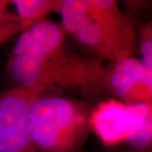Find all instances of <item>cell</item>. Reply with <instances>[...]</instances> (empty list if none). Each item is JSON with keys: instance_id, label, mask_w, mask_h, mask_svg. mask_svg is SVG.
<instances>
[{"instance_id": "7c38bea8", "label": "cell", "mask_w": 152, "mask_h": 152, "mask_svg": "<svg viewBox=\"0 0 152 152\" xmlns=\"http://www.w3.org/2000/svg\"><path fill=\"white\" fill-rule=\"evenodd\" d=\"M150 11H151V13L152 14V4H151V10H150Z\"/></svg>"}, {"instance_id": "6da1fadb", "label": "cell", "mask_w": 152, "mask_h": 152, "mask_svg": "<svg viewBox=\"0 0 152 152\" xmlns=\"http://www.w3.org/2000/svg\"><path fill=\"white\" fill-rule=\"evenodd\" d=\"M66 39L62 26L47 18L20 33L7 63L14 86L103 101L106 65L70 51Z\"/></svg>"}, {"instance_id": "52a82bcc", "label": "cell", "mask_w": 152, "mask_h": 152, "mask_svg": "<svg viewBox=\"0 0 152 152\" xmlns=\"http://www.w3.org/2000/svg\"><path fill=\"white\" fill-rule=\"evenodd\" d=\"M10 4L22 32L50 14L58 13L61 0H13Z\"/></svg>"}, {"instance_id": "3957f363", "label": "cell", "mask_w": 152, "mask_h": 152, "mask_svg": "<svg viewBox=\"0 0 152 152\" xmlns=\"http://www.w3.org/2000/svg\"><path fill=\"white\" fill-rule=\"evenodd\" d=\"M96 104L58 93L39 95L28 113V127L37 151H84Z\"/></svg>"}, {"instance_id": "8fae6325", "label": "cell", "mask_w": 152, "mask_h": 152, "mask_svg": "<svg viewBox=\"0 0 152 152\" xmlns=\"http://www.w3.org/2000/svg\"><path fill=\"white\" fill-rule=\"evenodd\" d=\"M104 152H152V150L150 151H135L132 150L128 147H118L113 149H107Z\"/></svg>"}, {"instance_id": "8992f818", "label": "cell", "mask_w": 152, "mask_h": 152, "mask_svg": "<svg viewBox=\"0 0 152 152\" xmlns=\"http://www.w3.org/2000/svg\"><path fill=\"white\" fill-rule=\"evenodd\" d=\"M91 132L107 149L125 145L134 130L129 105L113 99L97 102L91 115Z\"/></svg>"}, {"instance_id": "30bf717a", "label": "cell", "mask_w": 152, "mask_h": 152, "mask_svg": "<svg viewBox=\"0 0 152 152\" xmlns=\"http://www.w3.org/2000/svg\"><path fill=\"white\" fill-rule=\"evenodd\" d=\"M21 32L11 8L10 1H0V44Z\"/></svg>"}, {"instance_id": "9c48e42d", "label": "cell", "mask_w": 152, "mask_h": 152, "mask_svg": "<svg viewBox=\"0 0 152 152\" xmlns=\"http://www.w3.org/2000/svg\"><path fill=\"white\" fill-rule=\"evenodd\" d=\"M134 26L142 61L152 69V20L137 21Z\"/></svg>"}, {"instance_id": "277c9868", "label": "cell", "mask_w": 152, "mask_h": 152, "mask_svg": "<svg viewBox=\"0 0 152 152\" xmlns=\"http://www.w3.org/2000/svg\"><path fill=\"white\" fill-rule=\"evenodd\" d=\"M40 88L13 86L0 92V152H38L28 127L30 106Z\"/></svg>"}, {"instance_id": "5b68a950", "label": "cell", "mask_w": 152, "mask_h": 152, "mask_svg": "<svg viewBox=\"0 0 152 152\" xmlns=\"http://www.w3.org/2000/svg\"><path fill=\"white\" fill-rule=\"evenodd\" d=\"M107 97L126 105L152 102V69L141 58L129 57L106 65Z\"/></svg>"}, {"instance_id": "ba28073f", "label": "cell", "mask_w": 152, "mask_h": 152, "mask_svg": "<svg viewBox=\"0 0 152 152\" xmlns=\"http://www.w3.org/2000/svg\"><path fill=\"white\" fill-rule=\"evenodd\" d=\"M129 106L134 117V130L125 147L135 151L152 150V102Z\"/></svg>"}, {"instance_id": "7a4b0ae2", "label": "cell", "mask_w": 152, "mask_h": 152, "mask_svg": "<svg viewBox=\"0 0 152 152\" xmlns=\"http://www.w3.org/2000/svg\"><path fill=\"white\" fill-rule=\"evenodd\" d=\"M67 37L108 64L134 57L138 37L134 22L115 0H61L58 12Z\"/></svg>"}]
</instances>
